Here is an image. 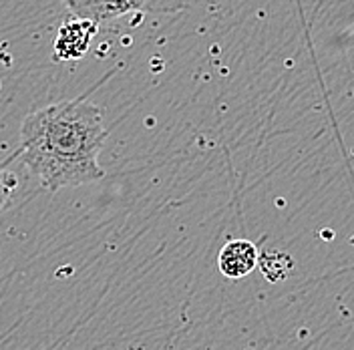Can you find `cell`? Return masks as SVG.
I'll use <instances>...</instances> for the list:
<instances>
[{
	"instance_id": "6da1fadb",
	"label": "cell",
	"mask_w": 354,
	"mask_h": 350,
	"mask_svg": "<svg viewBox=\"0 0 354 350\" xmlns=\"http://www.w3.org/2000/svg\"><path fill=\"white\" fill-rule=\"evenodd\" d=\"M105 139L103 111L85 99L41 107L21 123L22 159L48 192L103 179Z\"/></svg>"
},
{
	"instance_id": "277c9868",
	"label": "cell",
	"mask_w": 354,
	"mask_h": 350,
	"mask_svg": "<svg viewBox=\"0 0 354 350\" xmlns=\"http://www.w3.org/2000/svg\"><path fill=\"white\" fill-rule=\"evenodd\" d=\"M258 266V248L248 240H232L221 248L218 268L230 280H240Z\"/></svg>"
},
{
	"instance_id": "7a4b0ae2",
	"label": "cell",
	"mask_w": 354,
	"mask_h": 350,
	"mask_svg": "<svg viewBox=\"0 0 354 350\" xmlns=\"http://www.w3.org/2000/svg\"><path fill=\"white\" fill-rule=\"evenodd\" d=\"M63 4L77 19L99 26L101 22L115 21L123 15L145 8L147 0H63Z\"/></svg>"
},
{
	"instance_id": "8992f818",
	"label": "cell",
	"mask_w": 354,
	"mask_h": 350,
	"mask_svg": "<svg viewBox=\"0 0 354 350\" xmlns=\"http://www.w3.org/2000/svg\"><path fill=\"white\" fill-rule=\"evenodd\" d=\"M17 175L0 165V214L10 205L15 190H17Z\"/></svg>"
},
{
	"instance_id": "3957f363",
	"label": "cell",
	"mask_w": 354,
	"mask_h": 350,
	"mask_svg": "<svg viewBox=\"0 0 354 350\" xmlns=\"http://www.w3.org/2000/svg\"><path fill=\"white\" fill-rule=\"evenodd\" d=\"M97 33V24L91 21L77 19L63 24L55 39V59L57 61H75L85 57L91 41Z\"/></svg>"
},
{
	"instance_id": "5b68a950",
	"label": "cell",
	"mask_w": 354,
	"mask_h": 350,
	"mask_svg": "<svg viewBox=\"0 0 354 350\" xmlns=\"http://www.w3.org/2000/svg\"><path fill=\"white\" fill-rule=\"evenodd\" d=\"M258 266L270 282H280L292 270V260L282 252H266L264 256H258Z\"/></svg>"
}]
</instances>
